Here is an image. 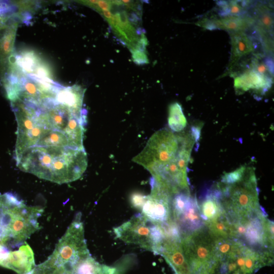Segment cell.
Segmentation results:
<instances>
[{
    "mask_svg": "<svg viewBox=\"0 0 274 274\" xmlns=\"http://www.w3.org/2000/svg\"><path fill=\"white\" fill-rule=\"evenodd\" d=\"M70 268L72 274H106L104 265L97 262L90 254L81 258Z\"/></svg>",
    "mask_w": 274,
    "mask_h": 274,
    "instance_id": "18",
    "label": "cell"
},
{
    "mask_svg": "<svg viewBox=\"0 0 274 274\" xmlns=\"http://www.w3.org/2000/svg\"><path fill=\"white\" fill-rule=\"evenodd\" d=\"M2 266L18 274H29L36 267L32 249L26 242L24 243L18 250L9 252Z\"/></svg>",
    "mask_w": 274,
    "mask_h": 274,
    "instance_id": "12",
    "label": "cell"
},
{
    "mask_svg": "<svg viewBox=\"0 0 274 274\" xmlns=\"http://www.w3.org/2000/svg\"><path fill=\"white\" fill-rule=\"evenodd\" d=\"M151 191L141 210V214L152 222L158 224L166 223L173 219L171 195L158 185L152 178Z\"/></svg>",
    "mask_w": 274,
    "mask_h": 274,
    "instance_id": "10",
    "label": "cell"
},
{
    "mask_svg": "<svg viewBox=\"0 0 274 274\" xmlns=\"http://www.w3.org/2000/svg\"><path fill=\"white\" fill-rule=\"evenodd\" d=\"M231 43V56L229 68L231 69L239 59L254 51V44L245 32L230 33Z\"/></svg>",
    "mask_w": 274,
    "mask_h": 274,
    "instance_id": "16",
    "label": "cell"
},
{
    "mask_svg": "<svg viewBox=\"0 0 274 274\" xmlns=\"http://www.w3.org/2000/svg\"><path fill=\"white\" fill-rule=\"evenodd\" d=\"M132 52L133 60L135 63L138 64H143L149 62L147 56L144 51L133 48Z\"/></svg>",
    "mask_w": 274,
    "mask_h": 274,
    "instance_id": "25",
    "label": "cell"
},
{
    "mask_svg": "<svg viewBox=\"0 0 274 274\" xmlns=\"http://www.w3.org/2000/svg\"><path fill=\"white\" fill-rule=\"evenodd\" d=\"M219 6L220 7V13L225 16H239L244 13L245 7L248 6L247 2L239 1L220 2Z\"/></svg>",
    "mask_w": 274,
    "mask_h": 274,
    "instance_id": "21",
    "label": "cell"
},
{
    "mask_svg": "<svg viewBox=\"0 0 274 274\" xmlns=\"http://www.w3.org/2000/svg\"><path fill=\"white\" fill-rule=\"evenodd\" d=\"M157 254L162 255L175 274H190V269L182 249L181 242L165 239Z\"/></svg>",
    "mask_w": 274,
    "mask_h": 274,
    "instance_id": "13",
    "label": "cell"
},
{
    "mask_svg": "<svg viewBox=\"0 0 274 274\" xmlns=\"http://www.w3.org/2000/svg\"><path fill=\"white\" fill-rule=\"evenodd\" d=\"M216 185L229 218L244 217L261 210L257 180L252 166L245 165L225 173Z\"/></svg>",
    "mask_w": 274,
    "mask_h": 274,
    "instance_id": "3",
    "label": "cell"
},
{
    "mask_svg": "<svg viewBox=\"0 0 274 274\" xmlns=\"http://www.w3.org/2000/svg\"><path fill=\"white\" fill-rule=\"evenodd\" d=\"M168 124L170 129L175 132L184 130L187 125V120L180 104L174 102L168 109Z\"/></svg>",
    "mask_w": 274,
    "mask_h": 274,
    "instance_id": "20",
    "label": "cell"
},
{
    "mask_svg": "<svg viewBox=\"0 0 274 274\" xmlns=\"http://www.w3.org/2000/svg\"><path fill=\"white\" fill-rule=\"evenodd\" d=\"M202 27L209 29H221L230 33L244 32L253 24L254 21L252 17L248 16H225L220 19L204 20L199 22Z\"/></svg>",
    "mask_w": 274,
    "mask_h": 274,
    "instance_id": "14",
    "label": "cell"
},
{
    "mask_svg": "<svg viewBox=\"0 0 274 274\" xmlns=\"http://www.w3.org/2000/svg\"><path fill=\"white\" fill-rule=\"evenodd\" d=\"M81 214L78 213L64 235L56 245L51 255L36 267L47 271L61 266L71 267L81 258L90 254L84 236Z\"/></svg>",
    "mask_w": 274,
    "mask_h": 274,
    "instance_id": "6",
    "label": "cell"
},
{
    "mask_svg": "<svg viewBox=\"0 0 274 274\" xmlns=\"http://www.w3.org/2000/svg\"><path fill=\"white\" fill-rule=\"evenodd\" d=\"M271 84V78L263 76L252 68L236 77L234 81V87L239 92L253 90L263 93Z\"/></svg>",
    "mask_w": 274,
    "mask_h": 274,
    "instance_id": "15",
    "label": "cell"
},
{
    "mask_svg": "<svg viewBox=\"0 0 274 274\" xmlns=\"http://www.w3.org/2000/svg\"><path fill=\"white\" fill-rule=\"evenodd\" d=\"M205 226L215 238L232 237L231 223L226 213L216 220L205 223Z\"/></svg>",
    "mask_w": 274,
    "mask_h": 274,
    "instance_id": "19",
    "label": "cell"
},
{
    "mask_svg": "<svg viewBox=\"0 0 274 274\" xmlns=\"http://www.w3.org/2000/svg\"><path fill=\"white\" fill-rule=\"evenodd\" d=\"M117 238L128 244L137 245L157 254L165 239L159 226L144 216L135 215L128 221L114 228Z\"/></svg>",
    "mask_w": 274,
    "mask_h": 274,
    "instance_id": "8",
    "label": "cell"
},
{
    "mask_svg": "<svg viewBox=\"0 0 274 274\" xmlns=\"http://www.w3.org/2000/svg\"><path fill=\"white\" fill-rule=\"evenodd\" d=\"M43 274H72L71 269L65 266H61L47 271H43L36 267Z\"/></svg>",
    "mask_w": 274,
    "mask_h": 274,
    "instance_id": "26",
    "label": "cell"
},
{
    "mask_svg": "<svg viewBox=\"0 0 274 274\" xmlns=\"http://www.w3.org/2000/svg\"><path fill=\"white\" fill-rule=\"evenodd\" d=\"M200 130L196 126L180 132L162 128L150 137L132 160L148 170L155 182L171 195L190 191L187 170Z\"/></svg>",
    "mask_w": 274,
    "mask_h": 274,
    "instance_id": "1",
    "label": "cell"
},
{
    "mask_svg": "<svg viewBox=\"0 0 274 274\" xmlns=\"http://www.w3.org/2000/svg\"><path fill=\"white\" fill-rule=\"evenodd\" d=\"M22 171L59 184L77 180L87 166L85 149L29 148L15 155Z\"/></svg>",
    "mask_w": 274,
    "mask_h": 274,
    "instance_id": "2",
    "label": "cell"
},
{
    "mask_svg": "<svg viewBox=\"0 0 274 274\" xmlns=\"http://www.w3.org/2000/svg\"><path fill=\"white\" fill-rule=\"evenodd\" d=\"M0 206V226L8 239V247L19 248L39 229V218L43 209L27 206L11 193L4 194Z\"/></svg>",
    "mask_w": 274,
    "mask_h": 274,
    "instance_id": "4",
    "label": "cell"
},
{
    "mask_svg": "<svg viewBox=\"0 0 274 274\" xmlns=\"http://www.w3.org/2000/svg\"><path fill=\"white\" fill-rule=\"evenodd\" d=\"M147 198V195L139 192H134L130 196L129 200L132 207L141 211Z\"/></svg>",
    "mask_w": 274,
    "mask_h": 274,
    "instance_id": "24",
    "label": "cell"
},
{
    "mask_svg": "<svg viewBox=\"0 0 274 274\" xmlns=\"http://www.w3.org/2000/svg\"><path fill=\"white\" fill-rule=\"evenodd\" d=\"M15 28L16 26H12L8 30L2 39L0 44V52L3 56L8 55L12 51L16 31Z\"/></svg>",
    "mask_w": 274,
    "mask_h": 274,
    "instance_id": "23",
    "label": "cell"
},
{
    "mask_svg": "<svg viewBox=\"0 0 274 274\" xmlns=\"http://www.w3.org/2000/svg\"><path fill=\"white\" fill-rule=\"evenodd\" d=\"M251 68L268 77L271 78V76L273 75V62L271 59L259 61L258 59L255 58L252 60Z\"/></svg>",
    "mask_w": 274,
    "mask_h": 274,
    "instance_id": "22",
    "label": "cell"
},
{
    "mask_svg": "<svg viewBox=\"0 0 274 274\" xmlns=\"http://www.w3.org/2000/svg\"><path fill=\"white\" fill-rule=\"evenodd\" d=\"M181 245L190 270L196 274L213 272L215 264V238L206 226L182 237Z\"/></svg>",
    "mask_w": 274,
    "mask_h": 274,
    "instance_id": "7",
    "label": "cell"
},
{
    "mask_svg": "<svg viewBox=\"0 0 274 274\" xmlns=\"http://www.w3.org/2000/svg\"><path fill=\"white\" fill-rule=\"evenodd\" d=\"M261 210L230 219L232 236L260 253L273 255V223ZM228 217V216H227Z\"/></svg>",
    "mask_w": 274,
    "mask_h": 274,
    "instance_id": "5",
    "label": "cell"
},
{
    "mask_svg": "<svg viewBox=\"0 0 274 274\" xmlns=\"http://www.w3.org/2000/svg\"><path fill=\"white\" fill-rule=\"evenodd\" d=\"M29 274H43L38 269H37L36 267L34 269L29 273Z\"/></svg>",
    "mask_w": 274,
    "mask_h": 274,
    "instance_id": "27",
    "label": "cell"
},
{
    "mask_svg": "<svg viewBox=\"0 0 274 274\" xmlns=\"http://www.w3.org/2000/svg\"><path fill=\"white\" fill-rule=\"evenodd\" d=\"M197 202L204 224L216 220L226 213L222 202L220 191L216 184L201 194Z\"/></svg>",
    "mask_w": 274,
    "mask_h": 274,
    "instance_id": "11",
    "label": "cell"
},
{
    "mask_svg": "<svg viewBox=\"0 0 274 274\" xmlns=\"http://www.w3.org/2000/svg\"><path fill=\"white\" fill-rule=\"evenodd\" d=\"M256 24V29L266 39V44L267 46V36L271 33L273 29V19L272 11L264 5L258 6L255 13V17L253 18Z\"/></svg>",
    "mask_w": 274,
    "mask_h": 274,
    "instance_id": "17",
    "label": "cell"
},
{
    "mask_svg": "<svg viewBox=\"0 0 274 274\" xmlns=\"http://www.w3.org/2000/svg\"><path fill=\"white\" fill-rule=\"evenodd\" d=\"M171 204L172 217L182 237L205 227L197 199L191 195L190 191L173 195Z\"/></svg>",
    "mask_w": 274,
    "mask_h": 274,
    "instance_id": "9",
    "label": "cell"
}]
</instances>
